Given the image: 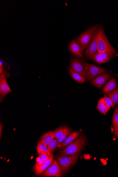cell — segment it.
<instances>
[{
	"label": "cell",
	"instance_id": "obj_27",
	"mask_svg": "<svg viewBox=\"0 0 118 177\" xmlns=\"http://www.w3.org/2000/svg\"><path fill=\"white\" fill-rule=\"evenodd\" d=\"M104 101L106 105L109 110L110 109L111 107L112 106H114V105L113 104L112 101L107 96L105 95L104 97Z\"/></svg>",
	"mask_w": 118,
	"mask_h": 177
},
{
	"label": "cell",
	"instance_id": "obj_24",
	"mask_svg": "<svg viewBox=\"0 0 118 177\" xmlns=\"http://www.w3.org/2000/svg\"><path fill=\"white\" fill-rule=\"evenodd\" d=\"M92 59L95 62L98 63V64H103V63H105L104 60H103L102 58L101 57L100 53L98 52L96 53L94 55Z\"/></svg>",
	"mask_w": 118,
	"mask_h": 177
},
{
	"label": "cell",
	"instance_id": "obj_17",
	"mask_svg": "<svg viewBox=\"0 0 118 177\" xmlns=\"http://www.w3.org/2000/svg\"><path fill=\"white\" fill-rule=\"evenodd\" d=\"M97 109L99 112L104 114V115L106 114L109 110L105 103L104 98H101L98 101Z\"/></svg>",
	"mask_w": 118,
	"mask_h": 177
},
{
	"label": "cell",
	"instance_id": "obj_22",
	"mask_svg": "<svg viewBox=\"0 0 118 177\" xmlns=\"http://www.w3.org/2000/svg\"><path fill=\"white\" fill-rule=\"evenodd\" d=\"M100 56L104 62H106L111 59L113 55L109 52H105L100 53Z\"/></svg>",
	"mask_w": 118,
	"mask_h": 177
},
{
	"label": "cell",
	"instance_id": "obj_15",
	"mask_svg": "<svg viewBox=\"0 0 118 177\" xmlns=\"http://www.w3.org/2000/svg\"><path fill=\"white\" fill-rule=\"evenodd\" d=\"M78 135H79V133L78 132H74L71 133L70 135L66 138L62 143L57 147V148L62 149L68 146V145L72 142L74 140L76 139L78 137Z\"/></svg>",
	"mask_w": 118,
	"mask_h": 177
},
{
	"label": "cell",
	"instance_id": "obj_16",
	"mask_svg": "<svg viewBox=\"0 0 118 177\" xmlns=\"http://www.w3.org/2000/svg\"><path fill=\"white\" fill-rule=\"evenodd\" d=\"M54 134L55 131L52 130L46 133L40 137V141L48 145L54 139Z\"/></svg>",
	"mask_w": 118,
	"mask_h": 177
},
{
	"label": "cell",
	"instance_id": "obj_18",
	"mask_svg": "<svg viewBox=\"0 0 118 177\" xmlns=\"http://www.w3.org/2000/svg\"><path fill=\"white\" fill-rule=\"evenodd\" d=\"M71 134V132L69 128L67 127H65L62 136L57 139L58 142L57 147L62 143Z\"/></svg>",
	"mask_w": 118,
	"mask_h": 177
},
{
	"label": "cell",
	"instance_id": "obj_29",
	"mask_svg": "<svg viewBox=\"0 0 118 177\" xmlns=\"http://www.w3.org/2000/svg\"><path fill=\"white\" fill-rule=\"evenodd\" d=\"M114 132L115 136L118 138V127L114 129Z\"/></svg>",
	"mask_w": 118,
	"mask_h": 177
},
{
	"label": "cell",
	"instance_id": "obj_10",
	"mask_svg": "<svg viewBox=\"0 0 118 177\" xmlns=\"http://www.w3.org/2000/svg\"><path fill=\"white\" fill-rule=\"evenodd\" d=\"M110 75L107 74H103L95 77L91 81V83L94 86L100 88L106 83L109 80Z\"/></svg>",
	"mask_w": 118,
	"mask_h": 177
},
{
	"label": "cell",
	"instance_id": "obj_7",
	"mask_svg": "<svg viewBox=\"0 0 118 177\" xmlns=\"http://www.w3.org/2000/svg\"><path fill=\"white\" fill-rule=\"evenodd\" d=\"M62 170L57 161H53L49 168L46 170L43 174L44 177H61Z\"/></svg>",
	"mask_w": 118,
	"mask_h": 177
},
{
	"label": "cell",
	"instance_id": "obj_6",
	"mask_svg": "<svg viewBox=\"0 0 118 177\" xmlns=\"http://www.w3.org/2000/svg\"><path fill=\"white\" fill-rule=\"evenodd\" d=\"M86 64L82 60L78 58H72L70 60V68L75 72H78L86 77Z\"/></svg>",
	"mask_w": 118,
	"mask_h": 177
},
{
	"label": "cell",
	"instance_id": "obj_8",
	"mask_svg": "<svg viewBox=\"0 0 118 177\" xmlns=\"http://www.w3.org/2000/svg\"><path fill=\"white\" fill-rule=\"evenodd\" d=\"M98 29L95 33L91 43L86 51L85 56L90 59H93L94 55L98 52V45L96 40Z\"/></svg>",
	"mask_w": 118,
	"mask_h": 177
},
{
	"label": "cell",
	"instance_id": "obj_11",
	"mask_svg": "<svg viewBox=\"0 0 118 177\" xmlns=\"http://www.w3.org/2000/svg\"><path fill=\"white\" fill-rule=\"evenodd\" d=\"M69 50L71 52L78 57L82 58L83 51L79 43L75 40H73L69 45Z\"/></svg>",
	"mask_w": 118,
	"mask_h": 177
},
{
	"label": "cell",
	"instance_id": "obj_3",
	"mask_svg": "<svg viewBox=\"0 0 118 177\" xmlns=\"http://www.w3.org/2000/svg\"><path fill=\"white\" fill-rule=\"evenodd\" d=\"M98 27V25L90 27L78 37L77 42L83 51L87 49L89 47L92 42L95 33L97 30Z\"/></svg>",
	"mask_w": 118,
	"mask_h": 177
},
{
	"label": "cell",
	"instance_id": "obj_14",
	"mask_svg": "<svg viewBox=\"0 0 118 177\" xmlns=\"http://www.w3.org/2000/svg\"><path fill=\"white\" fill-rule=\"evenodd\" d=\"M69 72L72 78L80 84L84 83L86 80V77L78 72H75L69 68Z\"/></svg>",
	"mask_w": 118,
	"mask_h": 177
},
{
	"label": "cell",
	"instance_id": "obj_13",
	"mask_svg": "<svg viewBox=\"0 0 118 177\" xmlns=\"http://www.w3.org/2000/svg\"><path fill=\"white\" fill-rule=\"evenodd\" d=\"M117 87V85L115 79L114 78H112L103 87V93L108 94L111 93Z\"/></svg>",
	"mask_w": 118,
	"mask_h": 177
},
{
	"label": "cell",
	"instance_id": "obj_20",
	"mask_svg": "<svg viewBox=\"0 0 118 177\" xmlns=\"http://www.w3.org/2000/svg\"><path fill=\"white\" fill-rule=\"evenodd\" d=\"M107 96L111 99L114 105L118 104V88L107 94Z\"/></svg>",
	"mask_w": 118,
	"mask_h": 177
},
{
	"label": "cell",
	"instance_id": "obj_26",
	"mask_svg": "<svg viewBox=\"0 0 118 177\" xmlns=\"http://www.w3.org/2000/svg\"><path fill=\"white\" fill-rule=\"evenodd\" d=\"M36 163L34 165L33 168H39L42 166L44 163V160L41 158L40 157H37L36 159Z\"/></svg>",
	"mask_w": 118,
	"mask_h": 177
},
{
	"label": "cell",
	"instance_id": "obj_21",
	"mask_svg": "<svg viewBox=\"0 0 118 177\" xmlns=\"http://www.w3.org/2000/svg\"><path fill=\"white\" fill-rule=\"evenodd\" d=\"M48 150L51 153L53 152L58 146L57 139H54L52 141L47 145Z\"/></svg>",
	"mask_w": 118,
	"mask_h": 177
},
{
	"label": "cell",
	"instance_id": "obj_23",
	"mask_svg": "<svg viewBox=\"0 0 118 177\" xmlns=\"http://www.w3.org/2000/svg\"><path fill=\"white\" fill-rule=\"evenodd\" d=\"M64 127H61L57 129L55 131V134H54V138L56 139L60 138L62 135L64 130Z\"/></svg>",
	"mask_w": 118,
	"mask_h": 177
},
{
	"label": "cell",
	"instance_id": "obj_32",
	"mask_svg": "<svg viewBox=\"0 0 118 177\" xmlns=\"http://www.w3.org/2000/svg\"><path fill=\"white\" fill-rule=\"evenodd\" d=\"M116 76H117V77H118V75L117 74H116Z\"/></svg>",
	"mask_w": 118,
	"mask_h": 177
},
{
	"label": "cell",
	"instance_id": "obj_5",
	"mask_svg": "<svg viewBox=\"0 0 118 177\" xmlns=\"http://www.w3.org/2000/svg\"><path fill=\"white\" fill-rule=\"evenodd\" d=\"M86 79L88 80L93 79L99 76L105 71L103 68L91 64H86Z\"/></svg>",
	"mask_w": 118,
	"mask_h": 177
},
{
	"label": "cell",
	"instance_id": "obj_2",
	"mask_svg": "<svg viewBox=\"0 0 118 177\" xmlns=\"http://www.w3.org/2000/svg\"><path fill=\"white\" fill-rule=\"evenodd\" d=\"M86 142L85 138L81 136L77 140L71 142L65 149L61 150L60 153L64 156H70L78 153L84 146Z\"/></svg>",
	"mask_w": 118,
	"mask_h": 177
},
{
	"label": "cell",
	"instance_id": "obj_4",
	"mask_svg": "<svg viewBox=\"0 0 118 177\" xmlns=\"http://www.w3.org/2000/svg\"><path fill=\"white\" fill-rule=\"evenodd\" d=\"M79 154L78 153L70 155V156H59L57 160L60 165L63 173L67 172L70 167L74 164L78 158Z\"/></svg>",
	"mask_w": 118,
	"mask_h": 177
},
{
	"label": "cell",
	"instance_id": "obj_28",
	"mask_svg": "<svg viewBox=\"0 0 118 177\" xmlns=\"http://www.w3.org/2000/svg\"><path fill=\"white\" fill-rule=\"evenodd\" d=\"M39 156L44 161L47 160L50 158V156L46 152H41L39 154Z\"/></svg>",
	"mask_w": 118,
	"mask_h": 177
},
{
	"label": "cell",
	"instance_id": "obj_31",
	"mask_svg": "<svg viewBox=\"0 0 118 177\" xmlns=\"http://www.w3.org/2000/svg\"><path fill=\"white\" fill-rule=\"evenodd\" d=\"M115 111L118 114V108L115 110Z\"/></svg>",
	"mask_w": 118,
	"mask_h": 177
},
{
	"label": "cell",
	"instance_id": "obj_25",
	"mask_svg": "<svg viewBox=\"0 0 118 177\" xmlns=\"http://www.w3.org/2000/svg\"><path fill=\"white\" fill-rule=\"evenodd\" d=\"M113 127L114 129L118 127V114L115 111L112 118Z\"/></svg>",
	"mask_w": 118,
	"mask_h": 177
},
{
	"label": "cell",
	"instance_id": "obj_9",
	"mask_svg": "<svg viewBox=\"0 0 118 177\" xmlns=\"http://www.w3.org/2000/svg\"><path fill=\"white\" fill-rule=\"evenodd\" d=\"M6 76L5 74H3L0 76V94L1 97L2 98L5 97L7 94L12 92L7 83Z\"/></svg>",
	"mask_w": 118,
	"mask_h": 177
},
{
	"label": "cell",
	"instance_id": "obj_30",
	"mask_svg": "<svg viewBox=\"0 0 118 177\" xmlns=\"http://www.w3.org/2000/svg\"><path fill=\"white\" fill-rule=\"evenodd\" d=\"M3 123H0V128H1V129H0V131H1V138L2 137V130H3Z\"/></svg>",
	"mask_w": 118,
	"mask_h": 177
},
{
	"label": "cell",
	"instance_id": "obj_19",
	"mask_svg": "<svg viewBox=\"0 0 118 177\" xmlns=\"http://www.w3.org/2000/svg\"><path fill=\"white\" fill-rule=\"evenodd\" d=\"M37 151L39 154H40L41 152L47 153L50 156L52 154V153L48 150L47 145L44 144L40 141L38 142L37 145Z\"/></svg>",
	"mask_w": 118,
	"mask_h": 177
},
{
	"label": "cell",
	"instance_id": "obj_1",
	"mask_svg": "<svg viewBox=\"0 0 118 177\" xmlns=\"http://www.w3.org/2000/svg\"><path fill=\"white\" fill-rule=\"evenodd\" d=\"M96 40L98 52H108L113 56L116 54V51L107 40L102 26H100L98 28Z\"/></svg>",
	"mask_w": 118,
	"mask_h": 177
},
{
	"label": "cell",
	"instance_id": "obj_12",
	"mask_svg": "<svg viewBox=\"0 0 118 177\" xmlns=\"http://www.w3.org/2000/svg\"><path fill=\"white\" fill-rule=\"evenodd\" d=\"M53 154H51L50 158L47 160L44 161V163L42 166L39 168H33L34 171L36 175H39L43 174L46 170L48 168L49 166L51 165L53 163Z\"/></svg>",
	"mask_w": 118,
	"mask_h": 177
}]
</instances>
